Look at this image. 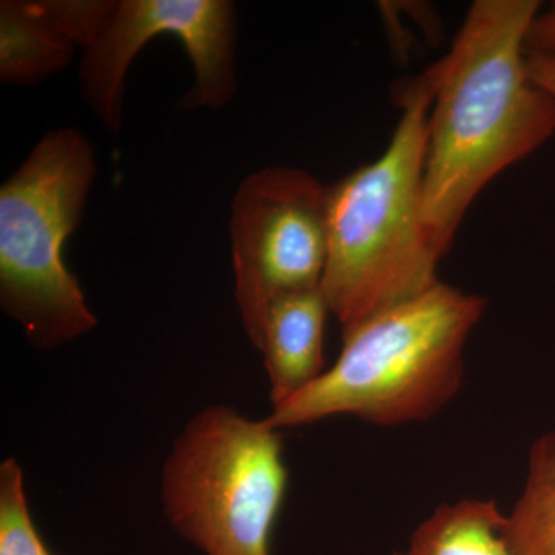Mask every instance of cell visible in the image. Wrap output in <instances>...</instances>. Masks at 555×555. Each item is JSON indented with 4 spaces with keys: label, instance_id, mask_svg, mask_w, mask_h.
Wrapping results in <instances>:
<instances>
[{
    "label": "cell",
    "instance_id": "obj_1",
    "mask_svg": "<svg viewBox=\"0 0 555 555\" xmlns=\"http://www.w3.org/2000/svg\"><path fill=\"white\" fill-rule=\"evenodd\" d=\"M537 0H477L452 49L426 69L425 221L441 257L481 190L555 134V101L529 75L525 39Z\"/></svg>",
    "mask_w": 555,
    "mask_h": 555
},
{
    "label": "cell",
    "instance_id": "obj_2",
    "mask_svg": "<svg viewBox=\"0 0 555 555\" xmlns=\"http://www.w3.org/2000/svg\"><path fill=\"white\" fill-rule=\"evenodd\" d=\"M434 90L423 73L401 93L389 145L328 188L324 297L341 332L425 294L441 261L425 221L427 118Z\"/></svg>",
    "mask_w": 555,
    "mask_h": 555
},
{
    "label": "cell",
    "instance_id": "obj_3",
    "mask_svg": "<svg viewBox=\"0 0 555 555\" xmlns=\"http://www.w3.org/2000/svg\"><path fill=\"white\" fill-rule=\"evenodd\" d=\"M486 308L480 295L438 281L345 332L338 360L264 422L281 430L338 415L377 426L429 420L462 389L467 339Z\"/></svg>",
    "mask_w": 555,
    "mask_h": 555
},
{
    "label": "cell",
    "instance_id": "obj_4",
    "mask_svg": "<svg viewBox=\"0 0 555 555\" xmlns=\"http://www.w3.org/2000/svg\"><path fill=\"white\" fill-rule=\"evenodd\" d=\"M96 171L82 131L51 130L0 189V306L39 349H57L98 326L62 257Z\"/></svg>",
    "mask_w": 555,
    "mask_h": 555
},
{
    "label": "cell",
    "instance_id": "obj_5",
    "mask_svg": "<svg viewBox=\"0 0 555 555\" xmlns=\"http://www.w3.org/2000/svg\"><path fill=\"white\" fill-rule=\"evenodd\" d=\"M287 481L280 430L214 404L189 420L164 463V516L206 555H272Z\"/></svg>",
    "mask_w": 555,
    "mask_h": 555
},
{
    "label": "cell",
    "instance_id": "obj_6",
    "mask_svg": "<svg viewBox=\"0 0 555 555\" xmlns=\"http://www.w3.org/2000/svg\"><path fill=\"white\" fill-rule=\"evenodd\" d=\"M327 233L328 188L308 171L270 166L240 182L230 211L235 299L258 350L272 302L321 287Z\"/></svg>",
    "mask_w": 555,
    "mask_h": 555
},
{
    "label": "cell",
    "instance_id": "obj_7",
    "mask_svg": "<svg viewBox=\"0 0 555 555\" xmlns=\"http://www.w3.org/2000/svg\"><path fill=\"white\" fill-rule=\"evenodd\" d=\"M181 40L195 72L185 108L219 109L236 93V9L229 0H119L101 39L86 51L83 100L112 133L122 129V94L131 62L150 39Z\"/></svg>",
    "mask_w": 555,
    "mask_h": 555
},
{
    "label": "cell",
    "instance_id": "obj_8",
    "mask_svg": "<svg viewBox=\"0 0 555 555\" xmlns=\"http://www.w3.org/2000/svg\"><path fill=\"white\" fill-rule=\"evenodd\" d=\"M327 315L332 313L321 287L284 295L270 306L259 352L264 357L273 408L297 396L326 372Z\"/></svg>",
    "mask_w": 555,
    "mask_h": 555
},
{
    "label": "cell",
    "instance_id": "obj_9",
    "mask_svg": "<svg viewBox=\"0 0 555 555\" xmlns=\"http://www.w3.org/2000/svg\"><path fill=\"white\" fill-rule=\"evenodd\" d=\"M76 46L50 20L40 0L0 2V80L33 86L67 67Z\"/></svg>",
    "mask_w": 555,
    "mask_h": 555
},
{
    "label": "cell",
    "instance_id": "obj_10",
    "mask_svg": "<svg viewBox=\"0 0 555 555\" xmlns=\"http://www.w3.org/2000/svg\"><path fill=\"white\" fill-rule=\"evenodd\" d=\"M396 555H513L505 537V514L494 500L444 503L427 517Z\"/></svg>",
    "mask_w": 555,
    "mask_h": 555
},
{
    "label": "cell",
    "instance_id": "obj_11",
    "mask_svg": "<svg viewBox=\"0 0 555 555\" xmlns=\"http://www.w3.org/2000/svg\"><path fill=\"white\" fill-rule=\"evenodd\" d=\"M505 537L513 555H555V430L529 449L524 491L505 514Z\"/></svg>",
    "mask_w": 555,
    "mask_h": 555
},
{
    "label": "cell",
    "instance_id": "obj_12",
    "mask_svg": "<svg viewBox=\"0 0 555 555\" xmlns=\"http://www.w3.org/2000/svg\"><path fill=\"white\" fill-rule=\"evenodd\" d=\"M0 555H51L33 524L20 462L0 463Z\"/></svg>",
    "mask_w": 555,
    "mask_h": 555
},
{
    "label": "cell",
    "instance_id": "obj_13",
    "mask_svg": "<svg viewBox=\"0 0 555 555\" xmlns=\"http://www.w3.org/2000/svg\"><path fill=\"white\" fill-rule=\"evenodd\" d=\"M50 20L76 47L90 50L118 11L116 0H40Z\"/></svg>",
    "mask_w": 555,
    "mask_h": 555
},
{
    "label": "cell",
    "instance_id": "obj_14",
    "mask_svg": "<svg viewBox=\"0 0 555 555\" xmlns=\"http://www.w3.org/2000/svg\"><path fill=\"white\" fill-rule=\"evenodd\" d=\"M526 54L555 57V2L537 13L525 39Z\"/></svg>",
    "mask_w": 555,
    "mask_h": 555
},
{
    "label": "cell",
    "instance_id": "obj_15",
    "mask_svg": "<svg viewBox=\"0 0 555 555\" xmlns=\"http://www.w3.org/2000/svg\"><path fill=\"white\" fill-rule=\"evenodd\" d=\"M528 69L537 86L542 87L555 101V57L526 54Z\"/></svg>",
    "mask_w": 555,
    "mask_h": 555
}]
</instances>
